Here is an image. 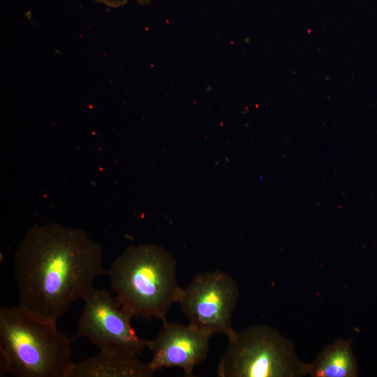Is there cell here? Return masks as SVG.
I'll use <instances>...</instances> for the list:
<instances>
[{
    "label": "cell",
    "instance_id": "3",
    "mask_svg": "<svg viewBox=\"0 0 377 377\" xmlns=\"http://www.w3.org/2000/svg\"><path fill=\"white\" fill-rule=\"evenodd\" d=\"M57 324L38 320L19 305L0 309V376L64 377L71 342Z\"/></svg>",
    "mask_w": 377,
    "mask_h": 377
},
{
    "label": "cell",
    "instance_id": "2",
    "mask_svg": "<svg viewBox=\"0 0 377 377\" xmlns=\"http://www.w3.org/2000/svg\"><path fill=\"white\" fill-rule=\"evenodd\" d=\"M106 274L114 297L133 317L163 320L183 292L177 282L175 259L154 244L128 247Z\"/></svg>",
    "mask_w": 377,
    "mask_h": 377
},
{
    "label": "cell",
    "instance_id": "6",
    "mask_svg": "<svg viewBox=\"0 0 377 377\" xmlns=\"http://www.w3.org/2000/svg\"><path fill=\"white\" fill-rule=\"evenodd\" d=\"M73 339L86 337L101 352L138 355L147 345L131 324L133 316L106 289L94 288L84 299Z\"/></svg>",
    "mask_w": 377,
    "mask_h": 377
},
{
    "label": "cell",
    "instance_id": "9",
    "mask_svg": "<svg viewBox=\"0 0 377 377\" xmlns=\"http://www.w3.org/2000/svg\"><path fill=\"white\" fill-rule=\"evenodd\" d=\"M358 374L351 341L343 339L327 345L307 366V375L312 377H356Z\"/></svg>",
    "mask_w": 377,
    "mask_h": 377
},
{
    "label": "cell",
    "instance_id": "8",
    "mask_svg": "<svg viewBox=\"0 0 377 377\" xmlns=\"http://www.w3.org/2000/svg\"><path fill=\"white\" fill-rule=\"evenodd\" d=\"M154 373L149 362L141 361L136 354L100 351L73 362L64 377H151Z\"/></svg>",
    "mask_w": 377,
    "mask_h": 377
},
{
    "label": "cell",
    "instance_id": "7",
    "mask_svg": "<svg viewBox=\"0 0 377 377\" xmlns=\"http://www.w3.org/2000/svg\"><path fill=\"white\" fill-rule=\"evenodd\" d=\"M156 337L147 341L152 353L149 364L154 371L177 367L186 377L193 376L195 368L203 362L210 348L211 335L188 325L166 319Z\"/></svg>",
    "mask_w": 377,
    "mask_h": 377
},
{
    "label": "cell",
    "instance_id": "1",
    "mask_svg": "<svg viewBox=\"0 0 377 377\" xmlns=\"http://www.w3.org/2000/svg\"><path fill=\"white\" fill-rule=\"evenodd\" d=\"M106 273L101 246L84 230L59 223L34 225L14 255L18 305L33 317L54 324Z\"/></svg>",
    "mask_w": 377,
    "mask_h": 377
},
{
    "label": "cell",
    "instance_id": "10",
    "mask_svg": "<svg viewBox=\"0 0 377 377\" xmlns=\"http://www.w3.org/2000/svg\"><path fill=\"white\" fill-rule=\"evenodd\" d=\"M98 2L103 3L108 6L112 7H117L124 4L127 0H96ZM140 3H145L149 1V0H136Z\"/></svg>",
    "mask_w": 377,
    "mask_h": 377
},
{
    "label": "cell",
    "instance_id": "5",
    "mask_svg": "<svg viewBox=\"0 0 377 377\" xmlns=\"http://www.w3.org/2000/svg\"><path fill=\"white\" fill-rule=\"evenodd\" d=\"M239 297L236 281L228 273L214 270L195 274L183 288L179 303L189 325L211 336L231 338L236 331L232 316Z\"/></svg>",
    "mask_w": 377,
    "mask_h": 377
},
{
    "label": "cell",
    "instance_id": "4",
    "mask_svg": "<svg viewBox=\"0 0 377 377\" xmlns=\"http://www.w3.org/2000/svg\"><path fill=\"white\" fill-rule=\"evenodd\" d=\"M308 363L297 356L292 342L267 325H253L230 339L220 357L219 377H297Z\"/></svg>",
    "mask_w": 377,
    "mask_h": 377
}]
</instances>
